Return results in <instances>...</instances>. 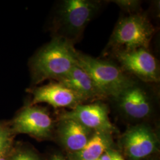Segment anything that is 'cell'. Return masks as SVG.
Masks as SVG:
<instances>
[{
    "mask_svg": "<svg viewBox=\"0 0 160 160\" xmlns=\"http://www.w3.org/2000/svg\"><path fill=\"white\" fill-rule=\"evenodd\" d=\"M74 45L62 38L53 37L30 60L32 84L47 80L57 81L78 65Z\"/></svg>",
    "mask_w": 160,
    "mask_h": 160,
    "instance_id": "6da1fadb",
    "label": "cell"
},
{
    "mask_svg": "<svg viewBox=\"0 0 160 160\" xmlns=\"http://www.w3.org/2000/svg\"><path fill=\"white\" fill-rule=\"evenodd\" d=\"M103 7L97 0H63L58 7L53 22V37L72 45L82 38L85 29Z\"/></svg>",
    "mask_w": 160,
    "mask_h": 160,
    "instance_id": "7a4b0ae2",
    "label": "cell"
},
{
    "mask_svg": "<svg viewBox=\"0 0 160 160\" xmlns=\"http://www.w3.org/2000/svg\"><path fill=\"white\" fill-rule=\"evenodd\" d=\"M155 32L148 16L142 12L120 17L104 51V56L116 52L149 49Z\"/></svg>",
    "mask_w": 160,
    "mask_h": 160,
    "instance_id": "3957f363",
    "label": "cell"
},
{
    "mask_svg": "<svg viewBox=\"0 0 160 160\" xmlns=\"http://www.w3.org/2000/svg\"><path fill=\"white\" fill-rule=\"evenodd\" d=\"M77 62L108 98L116 97L137 81L126 73L118 63L109 60L96 58L78 51Z\"/></svg>",
    "mask_w": 160,
    "mask_h": 160,
    "instance_id": "277c9868",
    "label": "cell"
},
{
    "mask_svg": "<svg viewBox=\"0 0 160 160\" xmlns=\"http://www.w3.org/2000/svg\"><path fill=\"white\" fill-rule=\"evenodd\" d=\"M111 55L121 68L136 80L149 84L160 82V64L149 49L116 52Z\"/></svg>",
    "mask_w": 160,
    "mask_h": 160,
    "instance_id": "5b68a950",
    "label": "cell"
},
{
    "mask_svg": "<svg viewBox=\"0 0 160 160\" xmlns=\"http://www.w3.org/2000/svg\"><path fill=\"white\" fill-rule=\"evenodd\" d=\"M151 84L137 80L111 99L117 103L120 111L128 118L142 120L148 117L152 112L153 102L157 92Z\"/></svg>",
    "mask_w": 160,
    "mask_h": 160,
    "instance_id": "8992f818",
    "label": "cell"
},
{
    "mask_svg": "<svg viewBox=\"0 0 160 160\" xmlns=\"http://www.w3.org/2000/svg\"><path fill=\"white\" fill-rule=\"evenodd\" d=\"M59 119L77 121L92 131L109 134L116 132V128L109 119L108 106L102 100L91 104H79L62 113Z\"/></svg>",
    "mask_w": 160,
    "mask_h": 160,
    "instance_id": "52a82bcc",
    "label": "cell"
},
{
    "mask_svg": "<svg viewBox=\"0 0 160 160\" xmlns=\"http://www.w3.org/2000/svg\"><path fill=\"white\" fill-rule=\"evenodd\" d=\"M12 127L17 133L44 138L50 136L53 122L46 109L30 104L15 118Z\"/></svg>",
    "mask_w": 160,
    "mask_h": 160,
    "instance_id": "ba28073f",
    "label": "cell"
},
{
    "mask_svg": "<svg viewBox=\"0 0 160 160\" xmlns=\"http://www.w3.org/2000/svg\"><path fill=\"white\" fill-rule=\"evenodd\" d=\"M33 96L30 104L46 103L55 108H71L86 102L85 99L63 84L51 81L46 85L34 87L29 90Z\"/></svg>",
    "mask_w": 160,
    "mask_h": 160,
    "instance_id": "9c48e42d",
    "label": "cell"
},
{
    "mask_svg": "<svg viewBox=\"0 0 160 160\" xmlns=\"http://www.w3.org/2000/svg\"><path fill=\"white\" fill-rule=\"evenodd\" d=\"M157 141L152 129L145 124L132 126L123 137L126 154L133 160H139L152 154L156 148Z\"/></svg>",
    "mask_w": 160,
    "mask_h": 160,
    "instance_id": "30bf717a",
    "label": "cell"
},
{
    "mask_svg": "<svg viewBox=\"0 0 160 160\" xmlns=\"http://www.w3.org/2000/svg\"><path fill=\"white\" fill-rule=\"evenodd\" d=\"M55 81L63 84L77 92L86 102L108 99L92 77L78 65Z\"/></svg>",
    "mask_w": 160,
    "mask_h": 160,
    "instance_id": "8fae6325",
    "label": "cell"
},
{
    "mask_svg": "<svg viewBox=\"0 0 160 160\" xmlns=\"http://www.w3.org/2000/svg\"><path fill=\"white\" fill-rule=\"evenodd\" d=\"M59 119L58 133L63 144L75 152L83 148L91 137L92 130L72 119Z\"/></svg>",
    "mask_w": 160,
    "mask_h": 160,
    "instance_id": "7c38bea8",
    "label": "cell"
},
{
    "mask_svg": "<svg viewBox=\"0 0 160 160\" xmlns=\"http://www.w3.org/2000/svg\"><path fill=\"white\" fill-rule=\"evenodd\" d=\"M109 135L95 131L85 147L76 152L78 160H96L101 157L106 152L109 145Z\"/></svg>",
    "mask_w": 160,
    "mask_h": 160,
    "instance_id": "4fadbf2b",
    "label": "cell"
},
{
    "mask_svg": "<svg viewBox=\"0 0 160 160\" xmlns=\"http://www.w3.org/2000/svg\"><path fill=\"white\" fill-rule=\"evenodd\" d=\"M125 12L129 14L138 13L141 12V1L136 0H118L112 1Z\"/></svg>",
    "mask_w": 160,
    "mask_h": 160,
    "instance_id": "5bb4252c",
    "label": "cell"
},
{
    "mask_svg": "<svg viewBox=\"0 0 160 160\" xmlns=\"http://www.w3.org/2000/svg\"><path fill=\"white\" fill-rule=\"evenodd\" d=\"M10 132L8 128L0 124V157L8 148L10 142Z\"/></svg>",
    "mask_w": 160,
    "mask_h": 160,
    "instance_id": "9a60e30c",
    "label": "cell"
},
{
    "mask_svg": "<svg viewBox=\"0 0 160 160\" xmlns=\"http://www.w3.org/2000/svg\"><path fill=\"white\" fill-rule=\"evenodd\" d=\"M13 160H39L34 154L29 152H23L18 153Z\"/></svg>",
    "mask_w": 160,
    "mask_h": 160,
    "instance_id": "2e32d148",
    "label": "cell"
},
{
    "mask_svg": "<svg viewBox=\"0 0 160 160\" xmlns=\"http://www.w3.org/2000/svg\"><path fill=\"white\" fill-rule=\"evenodd\" d=\"M109 152L111 157V160H125L122 157V156L117 152Z\"/></svg>",
    "mask_w": 160,
    "mask_h": 160,
    "instance_id": "e0dca14e",
    "label": "cell"
},
{
    "mask_svg": "<svg viewBox=\"0 0 160 160\" xmlns=\"http://www.w3.org/2000/svg\"><path fill=\"white\" fill-rule=\"evenodd\" d=\"M96 160H111V157L109 152H106L101 157Z\"/></svg>",
    "mask_w": 160,
    "mask_h": 160,
    "instance_id": "ac0fdd59",
    "label": "cell"
},
{
    "mask_svg": "<svg viewBox=\"0 0 160 160\" xmlns=\"http://www.w3.org/2000/svg\"><path fill=\"white\" fill-rule=\"evenodd\" d=\"M51 160H67L65 159L63 157L59 155H55L52 157Z\"/></svg>",
    "mask_w": 160,
    "mask_h": 160,
    "instance_id": "d6986e66",
    "label": "cell"
},
{
    "mask_svg": "<svg viewBox=\"0 0 160 160\" xmlns=\"http://www.w3.org/2000/svg\"><path fill=\"white\" fill-rule=\"evenodd\" d=\"M0 160H6L4 158H2V157H0Z\"/></svg>",
    "mask_w": 160,
    "mask_h": 160,
    "instance_id": "ffe728a7",
    "label": "cell"
}]
</instances>
